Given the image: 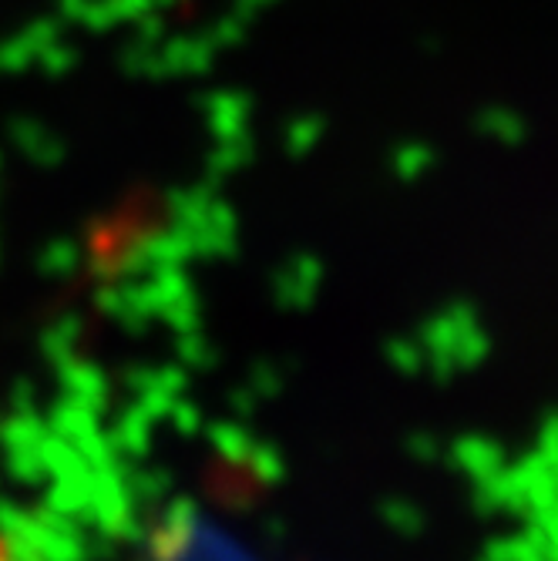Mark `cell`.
Returning <instances> with one entry per match:
<instances>
[]
</instances>
